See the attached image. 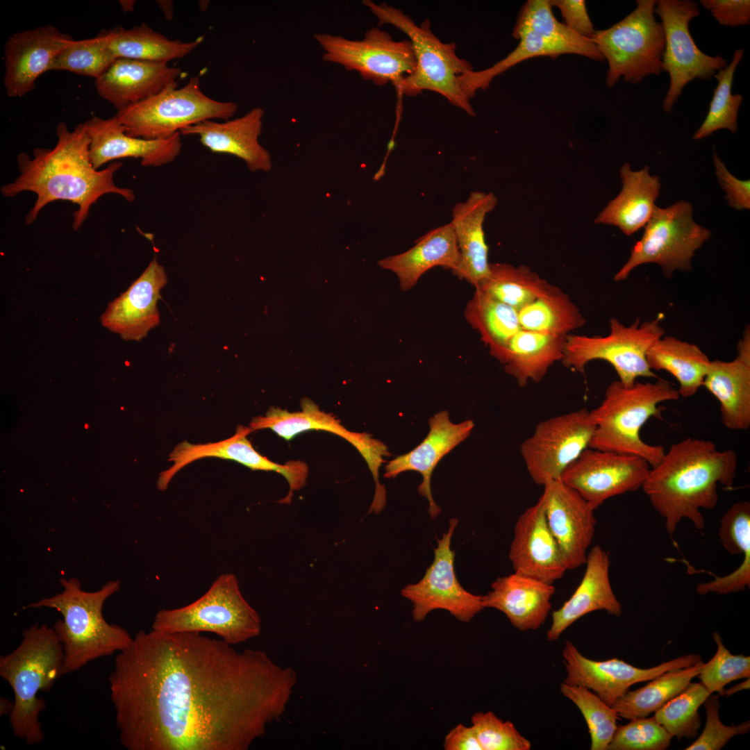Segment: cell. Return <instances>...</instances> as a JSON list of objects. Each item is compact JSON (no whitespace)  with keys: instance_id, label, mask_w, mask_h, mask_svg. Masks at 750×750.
Here are the masks:
<instances>
[{"instance_id":"ee69618b","label":"cell","mask_w":750,"mask_h":750,"mask_svg":"<svg viewBox=\"0 0 750 750\" xmlns=\"http://www.w3.org/2000/svg\"><path fill=\"white\" fill-rule=\"evenodd\" d=\"M743 55V49H737L731 62L715 74L717 85L713 91L708 114L694 133V140L708 137L719 129H728L733 133L737 132L738 112L743 97L740 94H732V84L735 69Z\"/></svg>"},{"instance_id":"f546056e","label":"cell","mask_w":750,"mask_h":750,"mask_svg":"<svg viewBox=\"0 0 750 750\" xmlns=\"http://www.w3.org/2000/svg\"><path fill=\"white\" fill-rule=\"evenodd\" d=\"M731 361L711 360L704 386L719 401L722 424L733 431L750 427V331L747 326Z\"/></svg>"},{"instance_id":"30bf717a","label":"cell","mask_w":750,"mask_h":750,"mask_svg":"<svg viewBox=\"0 0 750 750\" xmlns=\"http://www.w3.org/2000/svg\"><path fill=\"white\" fill-rule=\"evenodd\" d=\"M656 1L638 0L636 8L610 27L591 37L607 60L606 85L613 87L623 77L636 84L662 72L665 33L654 17Z\"/></svg>"},{"instance_id":"277c9868","label":"cell","mask_w":750,"mask_h":750,"mask_svg":"<svg viewBox=\"0 0 750 750\" xmlns=\"http://www.w3.org/2000/svg\"><path fill=\"white\" fill-rule=\"evenodd\" d=\"M60 583L61 592L28 607L53 608L62 615V619L53 628L63 650V675L92 660L120 652L131 644L133 638L128 631L108 623L102 612L105 601L119 590L118 581H110L94 592L83 590L74 578H61Z\"/></svg>"},{"instance_id":"6da1fadb","label":"cell","mask_w":750,"mask_h":750,"mask_svg":"<svg viewBox=\"0 0 750 750\" xmlns=\"http://www.w3.org/2000/svg\"><path fill=\"white\" fill-rule=\"evenodd\" d=\"M128 750H246L282 712L285 674L202 633L140 631L109 678Z\"/></svg>"},{"instance_id":"ab89813d","label":"cell","mask_w":750,"mask_h":750,"mask_svg":"<svg viewBox=\"0 0 750 750\" xmlns=\"http://www.w3.org/2000/svg\"><path fill=\"white\" fill-rule=\"evenodd\" d=\"M553 287L526 265L490 263L488 276L475 289L518 311Z\"/></svg>"},{"instance_id":"9f6ffc18","label":"cell","mask_w":750,"mask_h":750,"mask_svg":"<svg viewBox=\"0 0 750 750\" xmlns=\"http://www.w3.org/2000/svg\"><path fill=\"white\" fill-rule=\"evenodd\" d=\"M551 6L559 8L565 25L576 34L590 38L594 34L593 24L583 0H552Z\"/></svg>"},{"instance_id":"b9f144b4","label":"cell","mask_w":750,"mask_h":750,"mask_svg":"<svg viewBox=\"0 0 750 750\" xmlns=\"http://www.w3.org/2000/svg\"><path fill=\"white\" fill-rule=\"evenodd\" d=\"M531 31L548 40L565 45L574 54L595 60L604 58L592 38L581 36L558 21L548 0H528L519 11L512 35Z\"/></svg>"},{"instance_id":"816d5d0a","label":"cell","mask_w":750,"mask_h":750,"mask_svg":"<svg viewBox=\"0 0 750 750\" xmlns=\"http://www.w3.org/2000/svg\"><path fill=\"white\" fill-rule=\"evenodd\" d=\"M719 537L730 554L742 555L750 562V503L740 501L733 504L720 522Z\"/></svg>"},{"instance_id":"bcb514c9","label":"cell","mask_w":750,"mask_h":750,"mask_svg":"<svg viewBox=\"0 0 750 750\" xmlns=\"http://www.w3.org/2000/svg\"><path fill=\"white\" fill-rule=\"evenodd\" d=\"M560 690L583 715L590 735V749L608 750L620 719L616 710L585 688L562 682Z\"/></svg>"},{"instance_id":"4dcf8cb0","label":"cell","mask_w":750,"mask_h":750,"mask_svg":"<svg viewBox=\"0 0 750 750\" xmlns=\"http://www.w3.org/2000/svg\"><path fill=\"white\" fill-rule=\"evenodd\" d=\"M555 592L553 584L514 572L492 583L483 605L503 612L520 631L537 630L548 617Z\"/></svg>"},{"instance_id":"60d3db41","label":"cell","mask_w":750,"mask_h":750,"mask_svg":"<svg viewBox=\"0 0 750 750\" xmlns=\"http://www.w3.org/2000/svg\"><path fill=\"white\" fill-rule=\"evenodd\" d=\"M518 317L522 329L563 336L586 322L569 297L556 286L519 310Z\"/></svg>"},{"instance_id":"e575fe53","label":"cell","mask_w":750,"mask_h":750,"mask_svg":"<svg viewBox=\"0 0 750 750\" xmlns=\"http://www.w3.org/2000/svg\"><path fill=\"white\" fill-rule=\"evenodd\" d=\"M566 336L521 329L510 340L501 363L519 386L539 383L556 362L561 361Z\"/></svg>"},{"instance_id":"4fadbf2b","label":"cell","mask_w":750,"mask_h":750,"mask_svg":"<svg viewBox=\"0 0 750 750\" xmlns=\"http://www.w3.org/2000/svg\"><path fill=\"white\" fill-rule=\"evenodd\" d=\"M314 38L324 51V61L356 71L378 86L390 83L397 89L416 67L410 41H396L377 27L367 31L359 40L329 33H317Z\"/></svg>"},{"instance_id":"5b68a950","label":"cell","mask_w":750,"mask_h":750,"mask_svg":"<svg viewBox=\"0 0 750 750\" xmlns=\"http://www.w3.org/2000/svg\"><path fill=\"white\" fill-rule=\"evenodd\" d=\"M63 650L53 628L33 624L22 631L19 644L0 657V676L11 687L14 706L8 715L14 735L28 745L44 738L39 722L46 708L40 692H49L63 676Z\"/></svg>"},{"instance_id":"cb8c5ba5","label":"cell","mask_w":750,"mask_h":750,"mask_svg":"<svg viewBox=\"0 0 750 750\" xmlns=\"http://www.w3.org/2000/svg\"><path fill=\"white\" fill-rule=\"evenodd\" d=\"M167 283L165 269L154 257L126 291L109 303L100 317L102 326L124 340H141L160 323L157 302Z\"/></svg>"},{"instance_id":"484cf974","label":"cell","mask_w":750,"mask_h":750,"mask_svg":"<svg viewBox=\"0 0 750 750\" xmlns=\"http://www.w3.org/2000/svg\"><path fill=\"white\" fill-rule=\"evenodd\" d=\"M428 424L430 431L424 440L410 451L389 461L385 466L383 476L394 478L404 472H419L422 481L417 491L427 499L428 512L431 519H435L441 509L432 495V474L440 460L470 435L474 423L467 419L454 424L450 420L448 411L442 410L430 417Z\"/></svg>"},{"instance_id":"83f0119b","label":"cell","mask_w":750,"mask_h":750,"mask_svg":"<svg viewBox=\"0 0 750 750\" xmlns=\"http://www.w3.org/2000/svg\"><path fill=\"white\" fill-rule=\"evenodd\" d=\"M264 110L256 107L244 115L224 122L206 120L183 128L184 135L199 137L201 143L214 153L235 156L251 172H269L272 167L269 151L259 142Z\"/></svg>"},{"instance_id":"ac0fdd59","label":"cell","mask_w":750,"mask_h":750,"mask_svg":"<svg viewBox=\"0 0 750 750\" xmlns=\"http://www.w3.org/2000/svg\"><path fill=\"white\" fill-rule=\"evenodd\" d=\"M650 469L640 456L588 447L560 479L596 510L611 497L642 488Z\"/></svg>"},{"instance_id":"3957f363","label":"cell","mask_w":750,"mask_h":750,"mask_svg":"<svg viewBox=\"0 0 750 750\" xmlns=\"http://www.w3.org/2000/svg\"><path fill=\"white\" fill-rule=\"evenodd\" d=\"M737 467L733 450L720 451L711 441L688 438L673 444L651 467L642 489L665 519L669 535L683 519L702 530L705 519L701 509L716 506L717 485L731 488Z\"/></svg>"},{"instance_id":"c3c4849f","label":"cell","mask_w":750,"mask_h":750,"mask_svg":"<svg viewBox=\"0 0 750 750\" xmlns=\"http://www.w3.org/2000/svg\"><path fill=\"white\" fill-rule=\"evenodd\" d=\"M712 637L717 644V651L708 662H703L697 676L710 694H719L731 682L749 678L750 657L732 654L717 632L712 633Z\"/></svg>"},{"instance_id":"52a82bcc","label":"cell","mask_w":750,"mask_h":750,"mask_svg":"<svg viewBox=\"0 0 750 750\" xmlns=\"http://www.w3.org/2000/svg\"><path fill=\"white\" fill-rule=\"evenodd\" d=\"M362 3L377 18L379 26L390 24L409 38L416 59L414 72L406 76L397 90L407 96H416L424 90L440 94L452 105L469 115L475 112L469 99L462 90L458 78L473 70L466 60L456 54L454 43L442 42L431 31V23L425 19L420 24L402 10L385 3H376L365 0Z\"/></svg>"},{"instance_id":"7dc6e473","label":"cell","mask_w":750,"mask_h":750,"mask_svg":"<svg viewBox=\"0 0 750 750\" xmlns=\"http://www.w3.org/2000/svg\"><path fill=\"white\" fill-rule=\"evenodd\" d=\"M710 694L701 682H691L680 694L656 710L653 717L678 740L694 738L701 726L699 708Z\"/></svg>"},{"instance_id":"7402d4cb","label":"cell","mask_w":750,"mask_h":750,"mask_svg":"<svg viewBox=\"0 0 750 750\" xmlns=\"http://www.w3.org/2000/svg\"><path fill=\"white\" fill-rule=\"evenodd\" d=\"M73 40L52 25L17 32L4 44L7 95L22 97L35 88L37 79L47 71L58 55Z\"/></svg>"},{"instance_id":"4316f807","label":"cell","mask_w":750,"mask_h":750,"mask_svg":"<svg viewBox=\"0 0 750 750\" xmlns=\"http://www.w3.org/2000/svg\"><path fill=\"white\" fill-rule=\"evenodd\" d=\"M586 567L581 583L562 606L553 611L552 622L547 633L549 642L558 640L562 633L582 617L597 610L619 617L622 606L611 586L610 555L600 546L587 554Z\"/></svg>"},{"instance_id":"f5cc1de1","label":"cell","mask_w":750,"mask_h":750,"mask_svg":"<svg viewBox=\"0 0 750 750\" xmlns=\"http://www.w3.org/2000/svg\"><path fill=\"white\" fill-rule=\"evenodd\" d=\"M703 704L706 711L705 727L699 738L685 750H719L732 738L749 731V720L732 726L725 725L721 722L719 695L710 694Z\"/></svg>"},{"instance_id":"94428289","label":"cell","mask_w":750,"mask_h":750,"mask_svg":"<svg viewBox=\"0 0 750 750\" xmlns=\"http://www.w3.org/2000/svg\"><path fill=\"white\" fill-rule=\"evenodd\" d=\"M0 705V715H8L13 708L14 703L1 697Z\"/></svg>"},{"instance_id":"6125c7cd","label":"cell","mask_w":750,"mask_h":750,"mask_svg":"<svg viewBox=\"0 0 750 750\" xmlns=\"http://www.w3.org/2000/svg\"><path fill=\"white\" fill-rule=\"evenodd\" d=\"M135 1L133 0H123L119 1V4L124 12H131L133 10Z\"/></svg>"},{"instance_id":"91938a15","label":"cell","mask_w":750,"mask_h":750,"mask_svg":"<svg viewBox=\"0 0 750 750\" xmlns=\"http://www.w3.org/2000/svg\"><path fill=\"white\" fill-rule=\"evenodd\" d=\"M157 4L161 9L167 20H171L173 17V1H157Z\"/></svg>"},{"instance_id":"7bdbcfd3","label":"cell","mask_w":750,"mask_h":750,"mask_svg":"<svg viewBox=\"0 0 750 750\" xmlns=\"http://www.w3.org/2000/svg\"><path fill=\"white\" fill-rule=\"evenodd\" d=\"M512 35L519 43L506 58L489 68L479 71L473 69L459 77L460 86L469 99L478 90L488 88L496 76L522 61L538 56L556 58L562 54H574L569 47L533 32L524 31Z\"/></svg>"},{"instance_id":"6f0895ef","label":"cell","mask_w":750,"mask_h":750,"mask_svg":"<svg viewBox=\"0 0 750 750\" xmlns=\"http://www.w3.org/2000/svg\"><path fill=\"white\" fill-rule=\"evenodd\" d=\"M445 750H483L472 726L459 724L446 735Z\"/></svg>"},{"instance_id":"680465c9","label":"cell","mask_w":750,"mask_h":750,"mask_svg":"<svg viewBox=\"0 0 750 750\" xmlns=\"http://www.w3.org/2000/svg\"><path fill=\"white\" fill-rule=\"evenodd\" d=\"M750 688V679L747 678V680L740 683L728 689H724L723 691L719 694V696H724L728 697L740 691L749 690Z\"/></svg>"},{"instance_id":"f6af8a7d","label":"cell","mask_w":750,"mask_h":750,"mask_svg":"<svg viewBox=\"0 0 750 750\" xmlns=\"http://www.w3.org/2000/svg\"><path fill=\"white\" fill-rule=\"evenodd\" d=\"M109 46L108 30L96 37L73 40L55 58L50 70L68 71L97 79L115 60Z\"/></svg>"},{"instance_id":"1f68e13d","label":"cell","mask_w":750,"mask_h":750,"mask_svg":"<svg viewBox=\"0 0 750 750\" xmlns=\"http://www.w3.org/2000/svg\"><path fill=\"white\" fill-rule=\"evenodd\" d=\"M497 204V199L493 193L476 191L471 192L466 201L456 204L453 208L449 223L460 255V267L455 275L474 288L490 272L483 222Z\"/></svg>"},{"instance_id":"7c38bea8","label":"cell","mask_w":750,"mask_h":750,"mask_svg":"<svg viewBox=\"0 0 750 750\" xmlns=\"http://www.w3.org/2000/svg\"><path fill=\"white\" fill-rule=\"evenodd\" d=\"M692 211V205L684 200L665 208L656 206L642 237L614 280H626L634 268L651 262L661 267L667 278L676 270L691 271L695 251L711 235L708 229L694 221Z\"/></svg>"},{"instance_id":"f1b7e54d","label":"cell","mask_w":750,"mask_h":750,"mask_svg":"<svg viewBox=\"0 0 750 750\" xmlns=\"http://www.w3.org/2000/svg\"><path fill=\"white\" fill-rule=\"evenodd\" d=\"M182 74L167 63L117 58L94 84L97 94L119 111L177 83Z\"/></svg>"},{"instance_id":"681fc988","label":"cell","mask_w":750,"mask_h":750,"mask_svg":"<svg viewBox=\"0 0 750 750\" xmlns=\"http://www.w3.org/2000/svg\"><path fill=\"white\" fill-rule=\"evenodd\" d=\"M672 738L654 717L637 718L617 726L608 750H665Z\"/></svg>"},{"instance_id":"603a6c76","label":"cell","mask_w":750,"mask_h":750,"mask_svg":"<svg viewBox=\"0 0 750 750\" xmlns=\"http://www.w3.org/2000/svg\"><path fill=\"white\" fill-rule=\"evenodd\" d=\"M509 559L515 573L553 584L567 571L547 524L542 495L518 517Z\"/></svg>"},{"instance_id":"d4e9b609","label":"cell","mask_w":750,"mask_h":750,"mask_svg":"<svg viewBox=\"0 0 750 750\" xmlns=\"http://www.w3.org/2000/svg\"><path fill=\"white\" fill-rule=\"evenodd\" d=\"M84 124L90 139V160L96 169L125 158H139L144 167H160L174 161L181 150V133L164 140L130 136L115 116L104 119L94 115Z\"/></svg>"},{"instance_id":"f907efd6","label":"cell","mask_w":750,"mask_h":750,"mask_svg":"<svg viewBox=\"0 0 750 750\" xmlns=\"http://www.w3.org/2000/svg\"><path fill=\"white\" fill-rule=\"evenodd\" d=\"M472 726L483 750H529L531 742L510 721H503L493 712H477Z\"/></svg>"},{"instance_id":"8992f818","label":"cell","mask_w":750,"mask_h":750,"mask_svg":"<svg viewBox=\"0 0 750 750\" xmlns=\"http://www.w3.org/2000/svg\"><path fill=\"white\" fill-rule=\"evenodd\" d=\"M680 397L678 390L666 380L635 381L630 386L619 380L607 387L604 398L590 415L594 426L589 447L640 456L651 467L656 466L665 451L661 445L644 442L640 430L652 417H660L658 406Z\"/></svg>"},{"instance_id":"8d00e7d4","label":"cell","mask_w":750,"mask_h":750,"mask_svg":"<svg viewBox=\"0 0 750 750\" xmlns=\"http://www.w3.org/2000/svg\"><path fill=\"white\" fill-rule=\"evenodd\" d=\"M108 32L110 49L116 59L158 63L185 57L203 40V36L191 42L169 40L144 23L131 28L117 26Z\"/></svg>"},{"instance_id":"74e56055","label":"cell","mask_w":750,"mask_h":750,"mask_svg":"<svg viewBox=\"0 0 750 750\" xmlns=\"http://www.w3.org/2000/svg\"><path fill=\"white\" fill-rule=\"evenodd\" d=\"M465 317L479 333L490 355L501 362L510 340L522 329L518 311L475 289Z\"/></svg>"},{"instance_id":"5bb4252c","label":"cell","mask_w":750,"mask_h":750,"mask_svg":"<svg viewBox=\"0 0 750 750\" xmlns=\"http://www.w3.org/2000/svg\"><path fill=\"white\" fill-rule=\"evenodd\" d=\"M699 8L691 0L656 1L654 13L661 19L665 33L662 71L670 78L662 109L670 112L684 87L695 78L707 80L728 64L722 56H710L695 44L689 29L690 22L699 15Z\"/></svg>"},{"instance_id":"e0dca14e","label":"cell","mask_w":750,"mask_h":750,"mask_svg":"<svg viewBox=\"0 0 750 750\" xmlns=\"http://www.w3.org/2000/svg\"><path fill=\"white\" fill-rule=\"evenodd\" d=\"M300 403L301 410L297 412L271 407L265 416L253 417L249 427L251 432L271 429L285 440H290L309 430L325 431L342 437L358 451L367 462L375 483L374 496L369 513H380L386 503V490L379 481V469L385 461L383 458L390 454L388 447L373 438L369 433L348 431L335 417L321 410L308 398L302 399Z\"/></svg>"},{"instance_id":"db71d44e","label":"cell","mask_w":750,"mask_h":750,"mask_svg":"<svg viewBox=\"0 0 750 750\" xmlns=\"http://www.w3.org/2000/svg\"><path fill=\"white\" fill-rule=\"evenodd\" d=\"M715 174L720 186L726 192L728 205L736 210L750 208L749 180H740L731 174L716 152L713 153Z\"/></svg>"},{"instance_id":"9a60e30c","label":"cell","mask_w":750,"mask_h":750,"mask_svg":"<svg viewBox=\"0 0 750 750\" xmlns=\"http://www.w3.org/2000/svg\"><path fill=\"white\" fill-rule=\"evenodd\" d=\"M594 430L590 410L582 408L540 422L520 444V453L533 480L544 486L589 447Z\"/></svg>"},{"instance_id":"8fae6325","label":"cell","mask_w":750,"mask_h":750,"mask_svg":"<svg viewBox=\"0 0 750 750\" xmlns=\"http://www.w3.org/2000/svg\"><path fill=\"white\" fill-rule=\"evenodd\" d=\"M662 316L640 325V320L625 326L617 319H610V333L606 336H566L562 364L579 373H584L587 364L594 360L610 363L626 386L632 385L640 377L654 378L657 375L649 368L646 355L649 348L664 336L660 325Z\"/></svg>"},{"instance_id":"7a4b0ae2","label":"cell","mask_w":750,"mask_h":750,"mask_svg":"<svg viewBox=\"0 0 750 750\" xmlns=\"http://www.w3.org/2000/svg\"><path fill=\"white\" fill-rule=\"evenodd\" d=\"M57 142L53 148H35L33 157L20 153L17 161L19 174L3 185L1 192L6 198L23 192L36 194V200L25 217V224H33L42 210L50 203L63 200L77 205L72 227L77 231L88 218L90 208L103 195L122 196L128 202L135 200L134 192L117 186L115 173L122 167L114 162L103 169H96L90 156V139L84 123L69 130L64 122L56 126Z\"/></svg>"},{"instance_id":"9c48e42d","label":"cell","mask_w":750,"mask_h":750,"mask_svg":"<svg viewBox=\"0 0 750 750\" xmlns=\"http://www.w3.org/2000/svg\"><path fill=\"white\" fill-rule=\"evenodd\" d=\"M235 102L219 101L206 95L198 76L178 88V83L145 100L117 111L115 117L125 133L145 140H164L188 126L206 120L230 119L238 110Z\"/></svg>"},{"instance_id":"44dd1931","label":"cell","mask_w":750,"mask_h":750,"mask_svg":"<svg viewBox=\"0 0 750 750\" xmlns=\"http://www.w3.org/2000/svg\"><path fill=\"white\" fill-rule=\"evenodd\" d=\"M542 497L545 515L567 570L585 563L587 551L594 535V509L574 489L560 478L544 486Z\"/></svg>"},{"instance_id":"836d02e7","label":"cell","mask_w":750,"mask_h":750,"mask_svg":"<svg viewBox=\"0 0 750 750\" xmlns=\"http://www.w3.org/2000/svg\"><path fill=\"white\" fill-rule=\"evenodd\" d=\"M378 264L397 275L404 291L414 287L425 272L437 266L451 269L455 274L460 267V255L451 224L429 231L406 251L383 258Z\"/></svg>"},{"instance_id":"d6a6232c","label":"cell","mask_w":750,"mask_h":750,"mask_svg":"<svg viewBox=\"0 0 750 750\" xmlns=\"http://www.w3.org/2000/svg\"><path fill=\"white\" fill-rule=\"evenodd\" d=\"M622 188L594 219L596 224L618 227L623 233L631 235L644 227L660 194L661 183L656 175L649 174V167L633 171L624 163L619 170Z\"/></svg>"},{"instance_id":"d590c367","label":"cell","mask_w":750,"mask_h":750,"mask_svg":"<svg viewBox=\"0 0 750 750\" xmlns=\"http://www.w3.org/2000/svg\"><path fill=\"white\" fill-rule=\"evenodd\" d=\"M646 359L651 370H664L678 382L680 396L690 397L703 386L711 360L697 345L672 336H662L649 348Z\"/></svg>"},{"instance_id":"ba28073f","label":"cell","mask_w":750,"mask_h":750,"mask_svg":"<svg viewBox=\"0 0 750 750\" xmlns=\"http://www.w3.org/2000/svg\"><path fill=\"white\" fill-rule=\"evenodd\" d=\"M151 628L167 633H212L233 646L258 636L261 622L242 596L236 576L223 574L196 601L159 610Z\"/></svg>"},{"instance_id":"d6986e66","label":"cell","mask_w":750,"mask_h":750,"mask_svg":"<svg viewBox=\"0 0 750 750\" xmlns=\"http://www.w3.org/2000/svg\"><path fill=\"white\" fill-rule=\"evenodd\" d=\"M566 677L563 683L585 688L612 706L633 685L649 681L660 674L697 664V654H687L658 665L642 669L617 658L597 661L584 656L569 640L562 650Z\"/></svg>"},{"instance_id":"2e32d148","label":"cell","mask_w":750,"mask_h":750,"mask_svg":"<svg viewBox=\"0 0 750 750\" xmlns=\"http://www.w3.org/2000/svg\"><path fill=\"white\" fill-rule=\"evenodd\" d=\"M458 522L456 518L450 519L449 529L438 540L433 561L422 578L401 590V596L412 603V616L415 622H422L431 611L442 609L460 622H469L485 608L483 596L465 590L456 574V553L451 549V543Z\"/></svg>"},{"instance_id":"ffe728a7","label":"cell","mask_w":750,"mask_h":750,"mask_svg":"<svg viewBox=\"0 0 750 750\" xmlns=\"http://www.w3.org/2000/svg\"><path fill=\"white\" fill-rule=\"evenodd\" d=\"M250 433L249 426H239L233 436L217 442L192 444L184 441L178 444L169 456L173 465L159 475L158 488L165 490L179 470L197 460L210 457L233 460L253 470L278 473L287 480L290 493L302 488L308 476L307 465L300 460H290L282 465L269 460L253 447L247 438Z\"/></svg>"},{"instance_id":"11a10c76","label":"cell","mask_w":750,"mask_h":750,"mask_svg":"<svg viewBox=\"0 0 750 750\" xmlns=\"http://www.w3.org/2000/svg\"><path fill=\"white\" fill-rule=\"evenodd\" d=\"M700 2L722 26L735 27L750 23L749 0H701Z\"/></svg>"},{"instance_id":"f35d334b","label":"cell","mask_w":750,"mask_h":750,"mask_svg":"<svg viewBox=\"0 0 750 750\" xmlns=\"http://www.w3.org/2000/svg\"><path fill=\"white\" fill-rule=\"evenodd\" d=\"M703 664L672 669L649 681L642 688L628 691L612 707L620 718L633 719L648 717L684 690L697 676Z\"/></svg>"}]
</instances>
